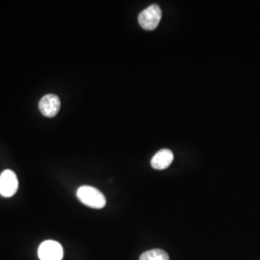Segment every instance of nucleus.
<instances>
[{"instance_id": "f257e3e1", "label": "nucleus", "mask_w": 260, "mask_h": 260, "mask_svg": "<svg viewBox=\"0 0 260 260\" xmlns=\"http://www.w3.org/2000/svg\"><path fill=\"white\" fill-rule=\"evenodd\" d=\"M76 195L83 205L92 208L101 209L106 205V199L103 193L92 186L84 185L79 187Z\"/></svg>"}, {"instance_id": "f03ea898", "label": "nucleus", "mask_w": 260, "mask_h": 260, "mask_svg": "<svg viewBox=\"0 0 260 260\" xmlns=\"http://www.w3.org/2000/svg\"><path fill=\"white\" fill-rule=\"evenodd\" d=\"M162 18V11L157 4H152L143 10L138 16V21L141 27L145 30H153L157 27Z\"/></svg>"}, {"instance_id": "7ed1b4c3", "label": "nucleus", "mask_w": 260, "mask_h": 260, "mask_svg": "<svg viewBox=\"0 0 260 260\" xmlns=\"http://www.w3.org/2000/svg\"><path fill=\"white\" fill-rule=\"evenodd\" d=\"M63 254L61 244L53 240L43 242L38 250V255L41 260H62Z\"/></svg>"}, {"instance_id": "20e7f679", "label": "nucleus", "mask_w": 260, "mask_h": 260, "mask_svg": "<svg viewBox=\"0 0 260 260\" xmlns=\"http://www.w3.org/2000/svg\"><path fill=\"white\" fill-rule=\"evenodd\" d=\"M18 188L19 181L17 175L11 170H5L0 175V195L10 198L17 193Z\"/></svg>"}, {"instance_id": "39448f33", "label": "nucleus", "mask_w": 260, "mask_h": 260, "mask_svg": "<svg viewBox=\"0 0 260 260\" xmlns=\"http://www.w3.org/2000/svg\"><path fill=\"white\" fill-rule=\"evenodd\" d=\"M61 102L55 94H47L42 98L39 103V108L44 116L52 118L57 115L60 110Z\"/></svg>"}, {"instance_id": "423d86ee", "label": "nucleus", "mask_w": 260, "mask_h": 260, "mask_svg": "<svg viewBox=\"0 0 260 260\" xmlns=\"http://www.w3.org/2000/svg\"><path fill=\"white\" fill-rule=\"evenodd\" d=\"M174 160V153L170 149H161L152 157L150 164L151 167L155 170H165L167 169Z\"/></svg>"}, {"instance_id": "0eeeda50", "label": "nucleus", "mask_w": 260, "mask_h": 260, "mask_svg": "<svg viewBox=\"0 0 260 260\" xmlns=\"http://www.w3.org/2000/svg\"><path fill=\"white\" fill-rule=\"evenodd\" d=\"M139 260H170V257L166 251L155 249L142 253Z\"/></svg>"}]
</instances>
